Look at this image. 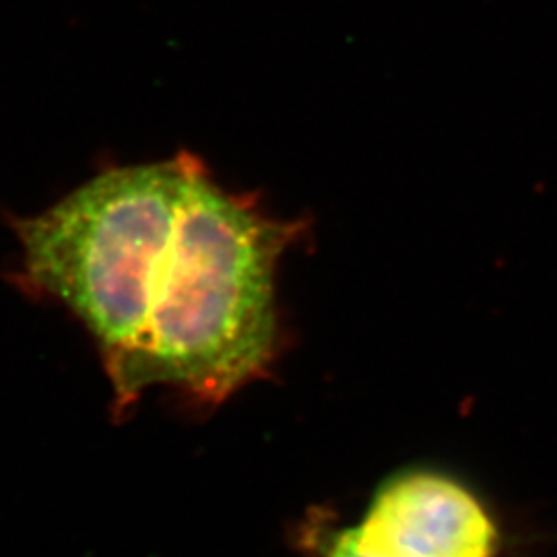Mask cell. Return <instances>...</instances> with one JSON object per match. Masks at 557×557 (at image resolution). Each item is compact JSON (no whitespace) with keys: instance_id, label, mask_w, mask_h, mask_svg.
Listing matches in <instances>:
<instances>
[{"instance_id":"6da1fadb","label":"cell","mask_w":557,"mask_h":557,"mask_svg":"<svg viewBox=\"0 0 557 557\" xmlns=\"http://www.w3.org/2000/svg\"><path fill=\"white\" fill-rule=\"evenodd\" d=\"M308 221L269 215L197 160L147 292L133 397L163 384L220 405L267 379L281 349L277 267Z\"/></svg>"},{"instance_id":"7a4b0ae2","label":"cell","mask_w":557,"mask_h":557,"mask_svg":"<svg viewBox=\"0 0 557 557\" xmlns=\"http://www.w3.org/2000/svg\"><path fill=\"white\" fill-rule=\"evenodd\" d=\"M197 160L182 151L108 168L40 215L9 218L21 244L11 281L27 296L57 299L83 322L114 388L116 416L135 405L149 278Z\"/></svg>"},{"instance_id":"3957f363","label":"cell","mask_w":557,"mask_h":557,"mask_svg":"<svg viewBox=\"0 0 557 557\" xmlns=\"http://www.w3.org/2000/svg\"><path fill=\"white\" fill-rule=\"evenodd\" d=\"M322 557H539L545 533L457 467L419 460L380 481L356 524L322 531Z\"/></svg>"}]
</instances>
